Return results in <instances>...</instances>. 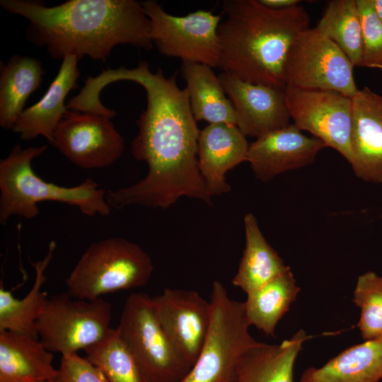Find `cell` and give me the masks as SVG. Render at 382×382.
Here are the masks:
<instances>
[{
    "label": "cell",
    "mask_w": 382,
    "mask_h": 382,
    "mask_svg": "<svg viewBox=\"0 0 382 382\" xmlns=\"http://www.w3.org/2000/svg\"><path fill=\"white\" fill-rule=\"evenodd\" d=\"M153 271L151 258L140 245L112 237L90 245L65 283L72 297L92 301L104 294L143 286Z\"/></svg>",
    "instance_id": "5b68a950"
},
{
    "label": "cell",
    "mask_w": 382,
    "mask_h": 382,
    "mask_svg": "<svg viewBox=\"0 0 382 382\" xmlns=\"http://www.w3.org/2000/svg\"><path fill=\"white\" fill-rule=\"evenodd\" d=\"M354 65L328 37L314 28L299 33L284 64L286 86L328 90L352 98L358 92Z\"/></svg>",
    "instance_id": "9c48e42d"
},
{
    "label": "cell",
    "mask_w": 382,
    "mask_h": 382,
    "mask_svg": "<svg viewBox=\"0 0 382 382\" xmlns=\"http://www.w3.org/2000/svg\"><path fill=\"white\" fill-rule=\"evenodd\" d=\"M117 329L143 382H180L192 367L165 333L145 293L126 299Z\"/></svg>",
    "instance_id": "52a82bcc"
},
{
    "label": "cell",
    "mask_w": 382,
    "mask_h": 382,
    "mask_svg": "<svg viewBox=\"0 0 382 382\" xmlns=\"http://www.w3.org/2000/svg\"><path fill=\"white\" fill-rule=\"evenodd\" d=\"M1 6L28 19L27 37L54 59L88 56L105 61L118 45L151 50V23L135 0H69L46 6L36 0H1Z\"/></svg>",
    "instance_id": "7a4b0ae2"
},
{
    "label": "cell",
    "mask_w": 382,
    "mask_h": 382,
    "mask_svg": "<svg viewBox=\"0 0 382 382\" xmlns=\"http://www.w3.org/2000/svg\"><path fill=\"white\" fill-rule=\"evenodd\" d=\"M209 330L199 354L180 382H236L238 362L256 341L250 334L243 302L232 299L219 281H214Z\"/></svg>",
    "instance_id": "8992f818"
},
{
    "label": "cell",
    "mask_w": 382,
    "mask_h": 382,
    "mask_svg": "<svg viewBox=\"0 0 382 382\" xmlns=\"http://www.w3.org/2000/svg\"><path fill=\"white\" fill-rule=\"evenodd\" d=\"M141 4L150 20L153 45L161 54L219 68L221 15L200 9L176 16L167 13L156 1Z\"/></svg>",
    "instance_id": "30bf717a"
},
{
    "label": "cell",
    "mask_w": 382,
    "mask_h": 382,
    "mask_svg": "<svg viewBox=\"0 0 382 382\" xmlns=\"http://www.w3.org/2000/svg\"><path fill=\"white\" fill-rule=\"evenodd\" d=\"M127 81L140 84L146 93V108L137 121L131 152L147 164L148 172L134 184L108 191V204L117 209L131 205L168 209L187 197L212 206L198 167L200 130L186 89L179 88L175 74L167 78L161 69L152 73L146 62L128 69Z\"/></svg>",
    "instance_id": "6da1fadb"
},
{
    "label": "cell",
    "mask_w": 382,
    "mask_h": 382,
    "mask_svg": "<svg viewBox=\"0 0 382 382\" xmlns=\"http://www.w3.org/2000/svg\"><path fill=\"white\" fill-rule=\"evenodd\" d=\"M111 318V304L102 298L89 301L62 293L47 299L36 330L48 351L63 356L103 340L112 329Z\"/></svg>",
    "instance_id": "ba28073f"
},
{
    "label": "cell",
    "mask_w": 382,
    "mask_h": 382,
    "mask_svg": "<svg viewBox=\"0 0 382 382\" xmlns=\"http://www.w3.org/2000/svg\"><path fill=\"white\" fill-rule=\"evenodd\" d=\"M311 336L299 330L277 345L257 342L241 357L236 382H294L296 360Z\"/></svg>",
    "instance_id": "ffe728a7"
},
{
    "label": "cell",
    "mask_w": 382,
    "mask_h": 382,
    "mask_svg": "<svg viewBox=\"0 0 382 382\" xmlns=\"http://www.w3.org/2000/svg\"><path fill=\"white\" fill-rule=\"evenodd\" d=\"M362 30V67L382 70V23L378 18L373 0H356Z\"/></svg>",
    "instance_id": "f546056e"
},
{
    "label": "cell",
    "mask_w": 382,
    "mask_h": 382,
    "mask_svg": "<svg viewBox=\"0 0 382 382\" xmlns=\"http://www.w3.org/2000/svg\"><path fill=\"white\" fill-rule=\"evenodd\" d=\"M45 71L39 60L13 55L0 71V125L11 129L30 96L41 85Z\"/></svg>",
    "instance_id": "d4e9b609"
},
{
    "label": "cell",
    "mask_w": 382,
    "mask_h": 382,
    "mask_svg": "<svg viewBox=\"0 0 382 382\" xmlns=\"http://www.w3.org/2000/svg\"><path fill=\"white\" fill-rule=\"evenodd\" d=\"M84 352L86 359L102 371L108 382H143L139 367L117 328Z\"/></svg>",
    "instance_id": "83f0119b"
},
{
    "label": "cell",
    "mask_w": 382,
    "mask_h": 382,
    "mask_svg": "<svg viewBox=\"0 0 382 382\" xmlns=\"http://www.w3.org/2000/svg\"><path fill=\"white\" fill-rule=\"evenodd\" d=\"M245 245L237 272L232 279L234 286L246 294L250 293L290 269L269 244L255 216H244Z\"/></svg>",
    "instance_id": "7402d4cb"
},
{
    "label": "cell",
    "mask_w": 382,
    "mask_h": 382,
    "mask_svg": "<svg viewBox=\"0 0 382 382\" xmlns=\"http://www.w3.org/2000/svg\"><path fill=\"white\" fill-rule=\"evenodd\" d=\"M222 5L226 18L217 31L219 68L246 82L285 89L288 51L308 28L306 9H273L256 0H226Z\"/></svg>",
    "instance_id": "3957f363"
},
{
    "label": "cell",
    "mask_w": 382,
    "mask_h": 382,
    "mask_svg": "<svg viewBox=\"0 0 382 382\" xmlns=\"http://www.w3.org/2000/svg\"><path fill=\"white\" fill-rule=\"evenodd\" d=\"M50 382H52V381H50Z\"/></svg>",
    "instance_id": "836d02e7"
},
{
    "label": "cell",
    "mask_w": 382,
    "mask_h": 382,
    "mask_svg": "<svg viewBox=\"0 0 382 382\" xmlns=\"http://www.w3.org/2000/svg\"><path fill=\"white\" fill-rule=\"evenodd\" d=\"M352 301L360 309L357 326L363 340H382V275L374 271L359 275Z\"/></svg>",
    "instance_id": "f1b7e54d"
},
{
    "label": "cell",
    "mask_w": 382,
    "mask_h": 382,
    "mask_svg": "<svg viewBox=\"0 0 382 382\" xmlns=\"http://www.w3.org/2000/svg\"><path fill=\"white\" fill-rule=\"evenodd\" d=\"M382 340L351 346L319 367L307 368L299 382H379Z\"/></svg>",
    "instance_id": "44dd1931"
},
{
    "label": "cell",
    "mask_w": 382,
    "mask_h": 382,
    "mask_svg": "<svg viewBox=\"0 0 382 382\" xmlns=\"http://www.w3.org/2000/svg\"><path fill=\"white\" fill-rule=\"evenodd\" d=\"M47 145L23 149L16 144L0 161V222L18 216L28 219L36 217L38 204L57 202L75 206L84 214L108 216L111 207L106 192L91 178L72 187L47 182L33 171L32 162L42 154Z\"/></svg>",
    "instance_id": "277c9868"
},
{
    "label": "cell",
    "mask_w": 382,
    "mask_h": 382,
    "mask_svg": "<svg viewBox=\"0 0 382 382\" xmlns=\"http://www.w3.org/2000/svg\"><path fill=\"white\" fill-rule=\"evenodd\" d=\"M53 358L38 339L0 331V382L52 381L58 374Z\"/></svg>",
    "instance_id": "d6986e66"
},
{
    "label": "cell",
    "mask_w": 382,
    "mask_h": 382,
    "mask_svg": "<svg viewBox=\"0 0 382 382\" xmlns=\"http://www.w3.org/2000/svg\"><path fill=\"white\" fill-rule=\"evenodd\" d=\"M152 301L165 333L192 366L209 330L210 302L195 291L170 288L152 297Z\"/></svg>",
    "instance_id": "4fadbf2b"
},
{
    "label": "cell",
    "mask_w": 382,
    "mask_h": 382,
    "mask_svg": "<svg viewBox=\"0 0 382 382\" xmlns=\"http://www.w3.org/2000/svg\"><path fill=\"white\" fill-rule=\"evenodd\" d=\"M294 125L352 161V100L338 92L285 87Z\"/></svg>",
    "instance_id": "8fae6325"
},
{
    "label": "cell",
    "mask_w": 382,
    "mask_h": 382,
    "mask_svg": "<svg viewBox=\"0 0 382 382\" xmlns=\"http://www.w3.org/2000/svg\"><path fill=\"white\" fill-rule=\"evenodd\" d=\"M236 125L209 124L200 130L197 142L198 167L209 195H221L231 188L227 172L247 161L249 144Z\"/></svg>",
    "instance_id": "e0dca14e"
},
{
    "label": "cell",
    "mask_w": 382,
    "mask_h": 382,
    "mask_svg": "<svg viewBox=\"0 0 382 382\" xmlns=\"http://www.w3.org/2000/svg\"><path fill=\"white\" fill-rule=\"evenodd\" d=\"M315 28L331 40L354 66H361L362 30L356 0L329 1Z\"/></svg>",
    "instance_id": "4316f807"
},
{
    "label": "cell",
    "mask_w": 382,
    "mask_h": 382,
    "mask_svg": "<svg viewBox=\"0 0 382 382\" xmlns=\"http://www.w3.org/2000/svg\"><path fill=\"white\" fill-rule=\"evenodd\" d=\"M51 144L76 166L84 169L106 168L125 149L122 137L100 114L67 110L56 127Z\"/></svg>",
    "instance_id": "7c38bea8"
},
{
    "label": "cell",
    "mask_w": 382,
    "mask_h": 382,
    "mask_svg": "<svg viewBox=\"0 0 382 382\" xmlns=\"http://www.w3.org/2000/svg\"><path fill=\"white\" fill-rule=\"evenodd\" d=\"M263 6L273 9H285L299 5V0H259Z\"/></svg>",
    "instance_id": "1f68e13d"
},
{
    "label": "cell",
    "mask_w": 382,
    "mask_h": 382,
    "mask_svg": "<svg viewBox=\"0 0 382 382\" xmlns=\"http://www.w3.org/2000/svg\"><path fill=\"white\" fill-rule=\"evenodd\" d=\"M375 12L382 23V0H373Z\"/></svg>",
    "instance_id": "d6a6232c"
},
{
    "label": "cell",
    "mask_w": 382,
    "mask_h": 382,
    "mask_svg": "<svg viewBox=\"0 0 382 382\" xmlns=\"http://www.w3.org/2000/svg\"><path fill=\"white\" fill-rule=\"evenodd\" d=\"M181 71L186 82L185 89L192 112L196 121L236 125L233 104L212 67L197 62L183 61Z\"/></svg>",
    "instance_id": "603a6c76"
},
{
    "label": "cell",
    "mask_w": 382,
    "mask_h": 382,
    "mask_svg": "<svg viewBox=\"0 0 382 382\" xmlns=\"http://www.w3.org/2000/svg\"><path fill=\"white\" fill-rule=\"evenodd\" d=\"M352 100L349 164L358 178L382 183V96L364 87Z\"/></svg>",
    "instance_id": "2e32d148"
},
{
    "label": "cell",
    "mask_w": 382,
    "mask_h": 382,
    "mask_svg": "<svg viewBox=\"0 0 382 382\" xmlns=\"http://www.w3.org/2000/svg\"><path fill=\"white\" fill-rule=\"evenodd\" d=\"M56 248V243H50L47 255L42 260L31 262L35 277L33 285L23 299H17L0 283V331L6 330L38 339L36 322L47 298L42 290L47 278L45 270L50 265Z\"/></svg>",
    "instance_id": "cb8c5ba5"
},
{
    "label": "cell",
    "mask_w": 382,
    "mask_h": 382,
    "mask_svg": "<svg viewBox=\"0 0 382 382\" xmlns=\"http://www.w3.org/2000/svg\"><path fill=\"white\" fill-rule=\"evenodd\" d=\"M79 60L75 56L65 57L45 95L23 111L12 128L22 139L28 141L42 136L51 143L56 127L68 110L66 98L77 87Z\"/></svg>",
    "instance_id": "ac0fdd59"
},
{
    "label": "cell",
    "mask_w": 382,
    "mask_h": 382,
    "mask_svg": "<svg viewBox=\"0 0 382 382\" xmlns=\"http://www.w3.org/2000/svg\"><path fill=\"white\" fill-rule=\"evenodd\" d=\"M325 144L307 137L294 124L262 135L249 144L247 161L256 178L266 183L284 172L314 162Z\"/></svg>",
    "instance_id": "9a60e30c"
},
{
    "label": "cell",
    "mask_w": 382,
    "mask_h": 382,
    "mask_svg": "<svg viewBox=\"0 0 382 382\" xmlns=\"http://www.w3.org/2000/svg\"><path fill=\"white\" fill-rule=\"evenodd\" d=\"M52 382H108L102 371L77 353L62 356Z\"/></svg>",
    "instance_id": "4dcf8cb0"
},
{
    "label": "cell",
    "mask_w": 382,
    "mask_h": 382,
    "mask_svg": "<svg viewBox=\"0 0 382 382\" xmlns=\"http://www.w3.org/2000/svg\"><path fill=\"white\" fill-rule=\"evenodd\" d=\"M300 290L289 269L259 289L247 294L243 306L250 325L255 326L267 336H274L277 324L289 311Z\"/></svg>",
    "instance_id": "484cf974"
},
{
    "label": "cell",
    "mask_w": 382,
    "mask_h": 382,
    "mask_svg": "<svg viewBox=\"0 0 382 382\" xmlns=\"http://www.w3.org/2000/svg\"><path fill=\"white\" fill-rule=\"evenodd\" d=\"M219 78L234 108L236 126L245 137L258 138L290 124L284 89L246 82L226 72Z\"/></svg>",
    "instance_id": "5bb4252c"
}]
</instances>
